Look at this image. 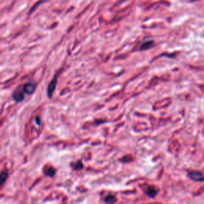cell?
<instances>
[{
    "label": "cell",
    "mask_w": 204,
    "mask_h": 204,
    "mask_svg": "<svg viewBox=\"0 0 204 204\" xmlns=\"http://www.w3.org/2000/svg\"><path fill=\"white\" fill-rule=\"evenodd\" d=\"M188 177L194 181H198V182L204 181V175L202 174L201 172H197V171H191V172H190L188 173Z\"/></svg>",
    "instance_id": "cell-1"
},
{
    "label": "cell",
    "mask_w": 204,
    "mask_h": 204,
    "mask_svg": "<svg viewBox=\"0 0 204 204\" xmlns=\"http://www.w3.org/2000/svg\"><path fill=\"white\" fill-rule=\"evenodd\" d=\"M57 83H58V74L53 78V80L50 82L49 86H48L47 94L48 96H49V97H52V96L54 94V91H55V89H56Z\"/></svg>",
    "instance_id": "cell-2"
},
{
    "label": "cell",
    "mask_w": 204,
    "mask_h": 204,
    "mask_svg": "<svg viewBox=\"0 0 204 204\" xmlns=\"http://www.w3.org/2000/svg\"><path fill=\"white\" fill-rule=\"evenodd\" d=\"M13 98L16 102H22L25 98V92H24L22 87V89H18L13 93Z\"/></svg>",
    "instance_id": "cell-3"
},
{
    "label": "cell",
    "mask_w": 204,
    "mask_h": 204,
    "mask_svg": "<svg viewBox=\"0 0 204 204\" xmlns=\"http://www.w3.org/2000/svg\"><path fill=\"white\" fill-rule=\"evenodd\" d=\"M35 89H36V84L33 83V82H29L22 86V89H23L25 94H32L33 92H35Z\"/></svg>",
    "instance_id": "cell-4"
},
{
    "label": "cell",
    "mask_w": 204,
    "mask_h": 204,
    "mask_svg": "<svg viewBox=\"0 0 204 204\" xmlns=\"http://www.w3.org/2000/svg\"><path fill=\"white\" fill-rule=\"evenodd\" d=\"M158 191H159V190L157 189L156 187H153V186H150V187H148V188H147L146 194L148 197L154 198L156 197V196L157 195Z\"/></svg>",
    "instance_id": "cell-5"
},
{
    "label": "cell",
    "mask_w": 204,
    "mask_h": 204,
    "mask_svg": "<svg viewBox=\"0 0 204 204\" xmlns=\"http://www.w3.org/2000/svg\"><path fill=\"white\" fill-rule=\"evenodd\" d=\"M152 45H153L152 41H151V40H145V41L141 44V47H140V49H141L142 50L148 49H149V48L152 47Z\"/></svg>",
    "instance_id": "cell-6"
},
{
    "label": "cell",
    "mask_w": 204,
    "mask_h": 204,
    "mask_svg": "<svg viewBox=\"0 0 204 204\" xmlns=\"http://www.w3.org/2000/svg\"><path fill=\"white\" fill-rule=\"evenodd\" d=\"M7 177H8V172H6V171H3L0 173V186L6 182Z\"/></svg>",
    "instance_id": "cell-7"
},
{
    "label": "cell",
    "mask_w": 204,
    "mask_h": 204,
    "mask_svg": "<svg viewBox=\"0 0 204 204\" xmlns=\"http://www.w3.org/2000/svg\"><path fill=\"white\" fill-rule=\"evenodd\" d=\"M105 202L108 204H112L116 202V197L112 195H109V196H107L105 199Z\"/></svg>",
    "instance_id": "cell-8"
},
{
    "label": "cell",
    "mask_w": 204,
    "mask_h": 204,
    "mask_svg": "<svg viewBox=\"0 0 204 204\" xmlns=\"http://www.w3.org/2000/svg\"><path fill=\"white\" fill-rule=\"evenodd\" d=\"M45 174L46 176H49V177H53L54 176V174H55V170L53 168H49V169H47L46 172H45Z\"/></svg>",
    "instance_id": "cell-9"
},
{
    "label": "cell",
    "mask_w": 204,
    "mask_h": 204,
    "mask_svg": "<svg viewBox=\"0 0 204 204\" xmlns=\"http://www.w3.org/2000/svg\"><path fill=\"white\" fill-rule=\"evenodd\" d=\"M74 168H75L76 170L82 169V168H83V164H82V163L81 161H78V163H77V164L74 166Z\"/></svg>",
    "instance_id": "cell-10"
},
{
    "label": "cell",
    "mask_w": 204,
    "mask_h": 204,
    "mask_svg": "<svg viewBox=\"0 0 204 204\" xmlns=\"http://www.w3.org/2000/svg\"><path fill=\"white\" fill-rule=\"evenodd\" d=\"M37 122H38V125H40V121H39L38 117H37Z\"/></svg>",
    "instance_id": "cell-11"
}]
</instances>
